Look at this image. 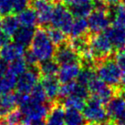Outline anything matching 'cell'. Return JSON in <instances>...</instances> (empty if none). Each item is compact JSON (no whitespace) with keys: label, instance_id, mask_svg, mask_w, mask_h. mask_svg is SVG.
<instances>
[{"label":"cell","instance_id":"39","mask_svg":"<svg viewBox=\"0 0 125 125\" xmlns=\"http://www.w3.org/2000/svg\"><path fill=\"white\" fill-rule=\"evenodd\" d=\"M62 2L65 5H68L69 7H71V6H75V5H79V4L90 3V2H92V0H62Z\"/></svg>","mask_w":125,"mask_h":125},{"label":"cell","instance_id":"51","mask_svg":"<svg viewBox=\"0 0 125 125\" xmlns=\"http://www.w3.org/2000/svg\"><path fill=\"white\" fill-rule=\"evenodd\" d=\"M123 1H124V4H125V0H123Z\"/></svg>","mask_w":125,"mask_h":125},{"label":"cell","instance_id":"31","mask_svg":"<svg viewBox=\"0 0 125 125\" xmlns=\"http://www.w3.org/2000/svg\"><path fill=\"white\" fill-rule=\"evenodd\" d=\"M17 82H18V76H16L9 71L7 74H5L2 77V87L4 93L10 92L11 90H14L17 87Z\"/></svg>","mask_w":125,"mask_h":125},{"label":"cell","instance_id":"30","mask_svg":"<svg viewBox=\"0 0 125 125\" xmlns=\"http://www.w3.org/2000/svg\"><path fill=\"white\" fill-rule=\"evenodd\" d=\"M97 76V73L95 72L93 68H87V67H83L81 70H80V72L79 74V76L77 78V80L78 82L81 85H84L87 87L88 84L90 83V81L94 77Z\"/></svg>","mask_w":125,"mask_h":125},{"label":"cell","instance_id":"32","mask_svg":"<svg viewBox=\"0 0 125 125\" xmlns=\"http://www.w3.org/2000/svg\"><path fill=\"white\" fill-rule=\"evenodd\" d=\"M29 94H30V97H31V101H34V102L45 103V102H48V101H49L41 83L37 84Z\"/></svg>","mask_w":125,"mask_h":125},{"label":"cell","instance_id":"34","mask_svg":"<svg viewBox=\"0 0 125 125\" xmlns=\"http://www.w3.org/2000/svg\"><path fill=\"white\" fill-rule=\"evenodd\" d=\"M106 85H107V84L105 83L103 80H101L99 77L96 76L90 80V83L88 84L87 88L90 93L92 94V95H95V94H97L102 88H104Z\"/></svg>","mask_w":125,"mask_h":125},{"label":"cell","instance_id":"15","mask_svg":"<svg viewBox=\"0 0 125 125\" xmlns=\"http://www.w3.org/2000/svg\"><path fill=\"white\" fill-rule=\"evenodd\" d=\"M105 34L114 49L118 50L125 49V28L114 25L113 27L108 28Z\"/></svg>","mask_w":125,"mask_h":125},{"label":"cell","instance_id":"14","mask_svg":"<svg viewBox=\"0 0 125 125\" xmlns=\"http://www.w3.org/2000/svg\"><path fill=\"white\" fill-rule=\"evenodd\" d=\"M81 67L80 63H72V64H66L61 65L57 74L59 82L61 83H68L70 81H74L75 79L78 78L80 72Z\"/></svg>","mask_w":125,"mask_h":125},{"label":"cell","instance_id":"23","mask_svg":"<svg viewBox=\"0 0 125 125\" xmlns=\"http://www.w3.org/2000/svg\"><path fill=\"white\" fill-rule=\"evenodd\" d=\"M89 31V25L86 18H76L73 22L72 28L70 30V38H76L86 36Z\"/></svg>","mask_w":125,"mask_h":125},{"label":"cell","instance_id":"50","mask_svg":"<svg viewBox=\"0 0 125 125\" xmlns=\"http://www.w3.org/2000/svg\"><path fill=\"white\" fill-rule=\"evenodd\" d=\"M0 50H1V46H0Z\"/></svg>","mask_w":125,"mask_h":125},{"label":"cell","instance_id":"47","mask_svg":"<svg viewBox=\"0 0 125 125\" xmlns=\"http://www.w3.org/2000/svg\"><path fill=\"white\" fill-rule=\"evenodd\" d=\"M90 125H94V124H90ZM99 125H114L112 122H105V123H102V124H99Z\"/></svg>","mask_w":125,"mask_h":125},{"label":"cell","instance_id":"9","mask_svg":"<svg viewBox=\"0 0 125 125\" xmlns=\"http://www.w3.org/2000/svg\"><path fill=\"white\" fill-rule=\"evenodd\" d=\"M41 79L38 68H29L20 76L18 77L17 90L20 93H30L38 80Z\"/></svg>","mask_w":125,"mask_h":125},{"label":"cell","instance_id":"37","mask_svg":"<svg viewBox=\"0 0 125 125\" xmlns=\"http://www.w3.org/2000/svg\"><path fill=\"white\" fill-rule=\"evenodd\" d=\"M30 7V0H15L13 14L17 15Z\"/></svg>","mask_w":125,"mask_h":125},{"label":"cell","instance_id":"44","mask_svg":"<svg viewBox=\"0 0 125 125\" xmlns=\"http://www.w3.org/2000/svg\"><path fill=\"white\" fill-rule=\"evenodd\" d=\"M121 94H122L123 96L125 97V85H123V86H122V89L120 90V91H119Z\"/></svg>","mask_w":125,"mask_h":125},{"label":"cell","instance_id":"6","mask_svg":"<svg viewBox=\"0 0 125 125\" xmlns=\"http://www.w3.org/2000/svg\"><path fill=\"white\" fill-rule=\"evenodd\" d=\"M54 101L50 104L48 102L45 103H38L30 101L25 106L20 107V111L23 114V125H29V122L35 120H45L49 114L50 109L52 107Z\"/></svg>","mask_w":125,"mask_h":125},{"label":"cell","instance_id":"46","mask_svg":"<svg viewBox=\"0 0 125 125\" xmlns=\"http://www.w3.org/2000/svg\"><path fill=\"white\" fill-rule=\"evenodd\" d=\"M0 125H8V124L5 121V119H2V120H0Z\"/></svg>","mask_w":125,"mask_h":125},{"label":"cell","instance_id":"25","mask_svg":"<svg viewBox=\"0 0 125 125\" xmlns=\"http://www.w3.org/2000/svg\"><path fill=\"white\" fill-rule=\"evenodd\" d=\"M108 14L116 26L125 28V4L115 7L112 11L108 9Z\"/></svg>","mask_w":125,"mask_h":125},{"label":"cell","instance_id":"10","mask_svg":"<svg viewBox=\"0 0 125 125\" xmlns=\"http://www.w3.org/2000/svg\"><path fill=\"white\" fill-rule=\"evenodd\" d=\"M59 65H66L72 63H80L81 61L80 54L70 45V43L65 42L56 48L54 58Z\"/></svg>","mask_w":125,"mask_h":125},{"label":"cell","instance_id":"29","mask_svg":"<svg viewBox=\"0 0 125 125\" xmlns=\"http://www.w3.org/2000/svg\"><path fill=\"white\" fill-rule=\"evenodd\" d=\"M27 67L28 65L25 61L24 57H20V58H18V59H14L13 61L9 62L8 71L18 77L27 70Z\"/></svg>","mask_w":125,"mask_h":125},{"label":"cell","instance_id":"3","mask_svg":"<svg viewBox=\"0 0 125 125\" xmlns=\"http://www.w3.org/2000/svg\"><path fill=\"white\" fill-rule=\"evenodd\" d=\"M74 17L70 12V8L62 1L54 0V9L50 25L52 28L61 29L65 34L70 35L72 28Z\"/></svg>","mask_w":125,"mask_h":125},{"label":"cell","instance_id":"27","mask_svg":"<svg viewBox=\"0 0 125 125\" xmlns=\"http://www.w3.org/2000/svg\"><path fill=\"white\" fill-rule=\"evenodd\" d=\"M46 30H47L49 38L51 39V41L54 43L55 46L58 47L66 42L67 34H65L61 29L56 28H47Z\"/></svg>","mask_w":125,"mask_h":125},{"label":"cell","instance_id":"38","mask_svg":"<svg viewBox=\"0 0 125 125\" xmlns=\"http://www.w3.org/2000/svg\"><path fill=\"white\" fill-rule=\"evenodd\" d=\"M115 61L121 68L122 72H125V49H120L115 54Z\"/></svg>","mask_w":125,"mask_h":125},{"label":"cell","instance_id":"17","mask_svg":"<svg viewBox=\"0 0 125 125\" xmlns=\"http://www.w3.org/2000/svg\"><path fill=\"white\" fill-rule=\"evenodd\" d=\"M47 125H65V110L61 103L54 101L46 120Z\"/></svg>","mask_w":125,"mask_h":125},{"label":"cell","instance_id":"4","mask_svg":"<svg viewBox=\"0 0 125 125\" xmlns=\"http://www.w3.org/2000/svg\"><path fill=\"white\" fill-rule=\"evenodd\" d=\"M82 114L85 121H87L90 124L99 125L110 122L103 104L93 96L88 99L85 107L82 110Z\"/></svg>","mask_w":125,"mask_h":125},{"label":"cell","instance_id":"16","mask_svg":"<svg viewBox=\"0 0 125 125\" xmlns=\"http://www.w3.org/2000/svg\"><path fill=\"white\" fill-rule=\"evenodd\" d=\"M18 107L17 94L7 92L0 96V120L5 119L7 114Z\"/></svg>","mask_w":125,"mask_h":125},{"label":"cell","instance_id":"35","mask_svg":"<svg viewBox=\"0 0 125 125\" xmlns=\"http://www.w3.org/2000/svg\"><path fill=\"white\" fill-rule=\"evenodd\" d=\"M15 0H0V18L13 14Z\"/></svg>","mask_w":125,"mask_h":125},{"label":"cell","instance_id":"45","mask_svg":"<svg viewBox=\"0 0 125 125\" xmlns=\"http://www.w3.org/2000/svg\"><path fill=\"white\" fill-rule=\"evenodd\" d=\"M0 94H4L3 87H2V77H0Z\"/></svg>","mask_w":125,"mask_h":125},{"label":"cell","instance_id":"21","mask_svg":"<svg viewBox=\"0 0 125 125\" xmlns=\"http://www.w3.org/2000/svg\"><path fill=\"white\" fill-rule=\"evenodd\" d=\"M59 63L54 59L45 60L39 62L38 66V71L40 73L41 77H49V76H56L59 70Z\"/></svg>","mask_w":125,"mask_h":125},{"label":"cell","instance_id":"7","mask_svg":"<svg viewBox=\"0 0 125 125\" xmlns=\"http://www.w3.org/2000/svg\"><path fill=\"white\" fill-rule=\"evenodd\" d=\"M30 7L38 15L39 27H47L50 24L54 9V0H30Z\"/></svg>","mask_w":125,"mask_h":125},{"label":"cell","instance_id":"13","mask_svg":"<svg viewBox=\"0 0 125 125\" xmlns=\"http://www.w3.org/2000/svg\"><path fill=\"white\" fill-rule=\"evenodd\" d=\"M60 82L57 76L41 77V85L44 88L48 100L50 101H56L59 97Z\"/></svg>","mask_w":125,"mask_h":125},{"label":"cell","instance_id":"26","mask_svg":"<svg viewBox=\"0 0 125 125\" xmlns=\"http://www.w3.org/2000/svg\"><path fill=\"white\" fill-rule=\"evenodd\" d=\"M86 100L82 98L70 95L63 99V102L61 104L66 109H75L78 111H82L86 104Z\"/></svg>","mask_w":125,"mask_h":125},{"label":"cell","instance_id":"41","mask_svg":"<svg viewBox=\"0 0 125 125\" xmlns=\"http://www.w3.org/2000/svg\"><path fill=\"white\" fill-rule=\"evenodd\" d=\"M112 123L114 125H125V111Z\"/></svg>","mask_w":125,"mask_h":125},{"label":"cell","instance_id":"5","mask_svg":"<svg viewBox=\"0 0 125 125\" xmlns=\"http://www.w3.org/2000/svg\"><path fill=\"white\" fill-rule=\"evenodd\" d=\"M90 49L96 62L109 59L113 52V46L105 33L93 34L90 38Z\"/></svg>","mask_w":125,"mask_h":125},{"label":"cell","instance_id":"19","mask_svg":"<svg viewBox=\"0 0 125 125\" xmlns=\"http://www.w3.org/2000/svg\"><path fill=\"white\" fill-rule=\"evenodd\" d=\"M36 29L35 28H29V27H21L16 32L13 37L15 42H17L24 47L30 46L32 39L35 36Z\"/></svg>","mask_w":125,"mask_h":125},{"label":"cell","instance_id":"22","mask_svg":"<svg viewBox=\"0 0 125 125\" xmlns=\"http://www.w3.org/2000/svg\"><path fill=\"white\" fill-rule=\"evenodd\" d=\"M70 12L74 18H86L90 15V13L93 11V4L90 3H83L71 6L69 7Z\"/></svg>","mask_w":125,"mask_h":125},{"label":"cell","instance_id":"8","mask_svg":"<svg viewBox=\"0 0 125 125\" xmlns=\"http://www.w3.org/2000/svg\"><path fill=\"white\" fill-rule=\"evenodd\" d=\"M111 18L108 14L107 10H99L95 9L88 17V25L89 30L92 34H99L106 31L110 28Z\"/></svg>","mask_w":125,"mask_h":125},{"label":"cell","instance_id":"52","mask_svg":"<svg viewBox=\"0 0 125 125\" xmlns=\"http://www.w3.org/2000/svg\"><path fill=\"white\" fill-rule=\"evenodd\" d=\"M20 125H23V124H20Z\"/></svg>","mask_w":125,"mask_h":125},{"label":"cell","instance_id":"42","mask_svg":"<svg viewBox=\"0 0 125 125\" xmlns=\"http://www.w3.org/2000/svg\"><path fill=\"white\" fill-rule=\"evenodd\" d=\"M107 6H117L122 0H102Z\"/></svg>","mask_w":125,"mask_h":125},{"label":"cell","instance_id":"2","mask_svg":"<svg viewBox=\"0 0 125 125\" xmlns=\"http://www.w3.org/2000/svg\"><path fill=\"white\" fill-rule=\"evenodd\" d=\"M96 73L97 76L109 86L115 88L121 85L123 72L113 59L109 58L98 62L96 65Z\"/></svg>","mask_w":125,"mask_h":125},{"label":"cell","instance_id":"12","mask_svg":"<svg viewBox=\"0 0 125 125\" xmlns=\"http://www.w3.org/2000/svg\"><path fill=\"white\" fill-rule=\"evenodd\" d=\"M25 52H26V47L15 41L10 42L1 48L0 59L9 63L18 58L23 57Z\"/></svg>","mask_w":125,"mask_h":125},{"label":"cell","instance_id":"11","mask_svg":"<svg viewBox=\"0 0 125 125\" xmlns=\"http://www.w3.org/2000/svg\"><path fill=\"white\" fill-rule=\"evenodd\" d=\"M125 111V97L119 92L107 103L106 111L111 122H113Z\"/></svg>","mask_w":125,"mask_h":125},{"label":"cell","instance_id":"20","mask_svg":"<svg viewBox=\"0 0 125 125\" xmlns=\"http://www.w3.org/2000/svg\"><path fill=\"white\" fill-rule=\"evenodd\" d=\"M18 18L21 27L35 28L36 25L38 23V15L30 7L18 14Z\"/></svg>","mask_w":125,"mask_h":125},{"label":"cell","instance_id":"40","mask_svg":"<svg viewBox=\"0 0 125 125\" xmlns=\"http://www.w3.org/2000/svg\"><path fill=\"white\" fill-rule=\"evenodd\" d=\"M8 62L0 59V77H3L5 74L8 72Z\"/></svg>","mask_w":125,"mask_h":125},{"label":"cell","instance_id":"48","mask_svg":"<svg viewBox=\"0 0 125 125\" xmlns=\"http://www.w3.org/2000/svg\"><path fill=\"white\" fill-rule=\"evenodd\" d=\"M3 34V31H2V28H1V26H0V36Z\"/></svg>","mask_w":125,"mask_h":125},{"label":"cell","instance_id":"33","mask_svg":"<svg viewBox=\"0 0 125 125\" xmlns=\"http://www.w3.org/2000/svg\"><path fill=\"white\" fill-rule=\"evenodd\" d=\"M5 121L8 125H20L23 121V114L20 110L15 109L14 111L9 112L7 116L5 118Z\"/></svg>","mask_w":125,"mask_h":125},{"label":"cell","instance_id":"28","mask_svg":"<svg viewBox=\"0 0 125 125\" xmlns=\"http://www.w3.org/2000/svg\"><path fill=\"white\" fill-rule=\"evenodd\" d=\"M115 95H116V90H115L114 87L106 85L97 94L92 95V96L96 98L97 100H99L102 104H107L108 102L111 101Z\"/></svg>","mask_w":125,"mask_h":125},{"label":"cell","instance_id":"49","mask_svg":"<svg viewBox=\"0 0 125 125\" xmlns=\"http://www.w3.org/2000/svg\"><path fill=\"white\" fill-rule=\"evenodd\" d=\"M82 125H90V123H87V124H82Z\"/></svg>","mask_w":125,"mask_h":125},{"label":"cell","instance_id":"24","mask_svg":"<svg viewBox=\"0 0 125 125\" xmlns=\"http://www.w3.org/2000/svg\"><path fill=\"white\" fill-rule=\"evenodd\" d=\"M85 118L80 111L75 109H66L65 111V125H82Z\"/></svg>","mask_w":125,"mask_h":125},{"label":"cell","instance_id":"36","mask_svg":"<svg viewBox=\"0 0 125 125\" xmlns=\"http://www.w3.org/2000/svg\"><path fill=\"white\" fill-rule=\"evenodd\" d=\"M23 57H24L25 61L28 68H38L39 61H38V58L35 56V54L31 51V49H28V50H26Z\"/></svg>","mask_w":125,"mask_h":125},{"label":"cell","instance_id":"1","mask_svg":"<svg viewBox=\"0 0 125 125\" xmlns=\"http://www.w3.org/2000/svg\"><path fill=\"white\" fill-rule=\"evenodd\" d=\"M31 51L38 58V61H45L54 58L56 46L49 38L47 30L42 27L36 29L35 36L30 44Z\"/></svg>","mask_w":125,"mask_h":125},{"label":"cell","instance_id":"18","mask_svg":"<svg viewBox=\"0 0 125 125\" xmlns=\"http://www.w3.org/2000/svg\"><path fill=\"white\" fill-rule=\"evenodd\" d=\"M0 26L2 31L10 38H13L16 32L20 28L18 16H15V14L7 15L6 17L0 18Z\"/></svg>","mask_w":125,"mask_h":125},{"label":"cell","instance_id":"43","mask_svg":"<svg viewBox=\"0 0 125 125\" xmlns=\"http://www.w3.org/2000/svg\"><path fill=\"white\" fill-rule=\"evenodd\" d=\"M29 125H47L45 120H35L29 122Z\"/></svg>","mask_w":125,"mask_h":125}]
</instances>
